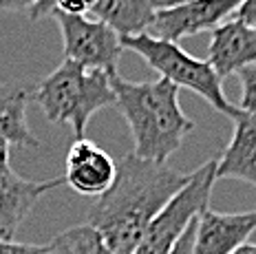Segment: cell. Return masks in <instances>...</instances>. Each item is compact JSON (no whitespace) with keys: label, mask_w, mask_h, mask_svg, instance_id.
I'll use <instances>...</instances> for the list:
<instances>
[{"label":"cell","mask_w":256,"mask_h":254,"mask_svg":"<svg viewBox=\"0 0 256 254\" xmlns=\"http://www.w3.org/2000/svg\"><path fill=\"white\" fill-rule=\"evenodd\" d=\"M46 254H113L90 224L73 226L46 243Z\"/></svg>","instance_id":"obj_15"},{"label":"cell","mask_w":256,"mask_h":254,"mask_svg":"<svg viewBox=\"0 0 256 254\" xmlns=\"http://www.w3.org/2000/svg\"><path fill=\"white\" fill-rule=\"evenodd\" d=\"M122 44L124 49H130L132 54L140 56L150 68H154L159 78L172 82L177 88H188L196 93L221 115L230 120H236L241 115V108L232 104L223 91V80L210 62L190 56L177 42L154 38L152 34H142L135 38H124Z\"/></svg>","instance_id":"obj_4"},{"label":"cell","mask_w":256,"mask_h":254,"mask_svg":"<svg viewBox=\"0 0 256 254\" xmlns=\"http://www.w3.org/2000/svg\"><path fill=\"white\" fill-rule=\"evenodd\" d=\"M234 122V133L221 160H216L218 179H238L256 188V118L243 113Z\"/></svg>","instance_id":"obj_13"},{"label":"cell","mask_w":256,"mask_h":254,"mask_svg":"<svg viewBox=\"0 0 256 254\" xmlns=\"http://www.w3.org/2000/svg\"><path fill=\"white\" fill-rule=\"evenodd\" d=\"M236 76L241 80V104H238V108L256 118V64L241 68Z\"/></svg>","instance_id":"obj_17"},{"label":"cell","mask_w":256,"mask_h":254,"mask_svg":"<svg viewBox=\"0 0 256 254\" xmlns=\"http://www.w3.org/2000/svg\"><path fill=\"white\" fill-rule=\"evenodd\" d=\"M216 182V160L201 164L190 182L170 199V204L152 219L132 254H168L184 232L208 210L212 186Z\"/></svg>","instance_id":"obj_5"},{"label":"cell","mask_w":256,"mask_h":254,"mask_svg":"<svg viewBox=\"0 0 256 254\" xmlns=\"http://www.w3.org/2000/svg\"><path fill=\"white\" fill-rule=\"evenodd\" d=\"M256 232V210L216 212L204 210L196 219L194 254H232Z\"/></svg>","instance_id":"obj_10"},{"label":"cell","mask_w":256,"mask_h":254,"mask_svg":"<svg viewBox=\"0 0 256 254\" xmlns=\"http://www.w3.org/2000/svg\"><path fill=\"white\" fill-rule=\"evenodd\" d=\"M31 100L49 122L71 126L76 140H82L90 118L100 108L115 106L113 73L62 60L56 71L36 82Z\"/></svg>","instance_id":"obj_3"},{"label":"cell","mask_w":256,"mask_h":254,"mask_svg":"<svg viewBox=\"0 0 256 254\" xmlns=\"http://www.w3.org/2000/svg\"><path fill=\"white\" fill-rule=\"evenodd\" d=\"M232 254H256V243H245V246H241L236 252Z\"/></svg>","instance_id":"obj_23"},{"label":"cell","mask_w":256,"mask_h":254,"mask_svg":"<svg viewBox=\"0 0 256 254\" xmlns=\"http://www.w3.org/2000/svg\"><path fill=\"white\" fill-rule=\"evenodd\" d=\"M208 62L221 80L238 73L245 66L256 64V29L236 18L226 20L210 36Z\"/></svg>","instance_id":"obj_11"},{"label":"cell","mask_w":256,"mask_h":254,"mask_svg":"<svg viewBox=\"0 0 256 254\" xmlns=\"http://www.w3.org/2000/svg\"><path fill=\"white\" fill-rule=\"evenodd\" d=\"M64 184L84 197H102L117 179V162L95 142L76 140L64 160Z\"/></svg>","instance_id":"obj_9"},{"label":"cell","mask_w":256,"mask_h":254,"mask_svg":"<svg viewBox=\"0 0 256 254\" xmlns=\"http://www.w3.org/2000/svg\"><path fill=\"white\" fill-rule=\"evenodd\" d=\"M115 106L132 135V155L140 160L168 164L181 142L194 130V122L179 104V88L172 82H130L113 76Z\"/></svg>","instance_id":"obj_2"},{"label":"cell","mask_w":256,"mask_h":254,"mask_svg":"<svg viewBox=\"0 0 256 254\" xmlns=\"http://www.w3.org/2000/svg\"><path fill=\"white\" fill-rule=\"evenodd\" d=\"M188 2H192V0H152V7L154 12H166V9H174Z\"/></svg>","instance_id":"obj_22"},{"label":"cell","mask_w":256,"mask_h":254,"mask_svg":"<svg viewBox=\"0 0 256 254\" xmlns=\"http://www.w3.org/2000/svg\"><path fill=\"white\" fill-rule=\"evenodd\" d=\"M38 2L40 0H0V12H7V14L31 12Z\"/></svg>","instance_id":"obj_21"},{"label":"cell","mask_w":256,"mask_h":254,"mask_svg":"<svg viewBox=\"0 0 256 254\" xmlns=\"http://www.w3.org/2000/svg\"><path fill=\"white\" fill-rule=\"evenodd\" d=\"M194 232H196V221H192L190 228L184 232V236L174 243V248L168 254H194Z\"/></svg>","instance_id":"obj_19"},{"label":"cell","mask_w":256,"mask_h":254,"mask_svg":"<svg viewBox=\"0 0 256 254\" xmlns=\"http://www.w3.org/2000/svg\"><path fill=\"white\" fill-rule=\"evenodd\" d=\"M168 164L140 160L130 152L117 164V179L88 210V221L113 254H132L152 219L190 182Z\"/></svg>","instance_id":"obj_1"},{"label":"cell","mask_w":256,"mask_h":254,"mask_svg":"<svg viewBox=\"0 0 256 254\" xmlns=\"http://www.w3.org/2000/svg\"><path fill=\"white\" fill-rule=\"evenodd\" d=\"M93 14L124 40L148 34L157 12L152 0H98Z\"/></svg>","instance_id":"obj_14"},{"label":"cell","mask_w":256,"mask_h":254,"mask_svg":"<svg viewBox=\"0 0 256 254\" xmlns=\"http://www.w3.org/2000/svg\"><path fill=\"white\" fill-rule=\"evenodd\" d=\"M234 18L245 22L248 27L256 29V0H243V4L238 7V12L234 14Z\"/></svg>","instance_id":"obj_20"},{"label":"cell","mask_w":256,"mask_h":254,"mask_svg":"<svg viewBox=\"0 0 256 254\" xmlns=\"http://www.w3.org/2000/svg\"><path fill=\"white\" fill-rule=\"evenodd\" d=\"M36 82L14 80L0 84V148H38L40 140L31 133L26 106L31 102Z\"/></svg>","instance_id":"obj_12"},{"label":"cell","mask_w":256,"mask_h":254,"mask_svg":"<svg viewBox=\"0 0 256 254\" xmlns=\"http://www.w3.org/2000/svg\"><path fill=\"white\" fill-rule=\"evenodd\" d=\"M62 184V177L44 179V182H31L20 177L9 164V148H0V239L14 241L36 204L49 190Z\"/></svg>","instance_id":"obj_7"},{"label":"cell","mask_w":256,"mask_h":254,"mask_svg":"<svg viewBox=\"0 0 256 254\" xmlns=\"http://www.w3.org/2000/svg\"><path fill=\"white\" fill-rule=\"evenodd\" d=\"M64 42V60L78 62L86 68L117 73V62L124 44L122 38L102 20H90L86 16H53Z\"/></svg>","instance_id":"obj_6"},{"label":"cell","mask_w":256,"mask_h":254,"mask_svg":"<svg viewBox=\"0 0 256 254\" xmlns=\"http://www.w3.org/2000/svg\"><path fill=\"white\" fill-rule=\"evenodd\" d=\"M243 0H192L166 12H157L152 20V36L168 42H179L201 31H214L226 20L234 18Z\"/></svg>","instance_id":"obj_8"},{"label":"cell","mask_w":256,"mask_h":254,"mask_svg":"<svg viewBox=\"0 0 256 254\" xmlns=\"http://www.w3.org/2000/svg\"><path fill=\"white\" fill-rule=\"evenodd\" d=\"M0 254H46V246H34V243H18V241L0 239Z\"/></svg>","instance_id":"obj_18"},{"label":"cell","mask_w":256,"mask_h":254,"mask_svg":"<svg viewBox=\"0 0 256 254\" xmlns=\"http://www.w3.org/2000/svg\"><path fill=\"white\" fill-rule=\"evenodd\" d=\"M98 0H40L34 9L29 12V20L53 18V16H86L93 14Z\"/></svg>","instance_id":"obj_16"}]
</instances>
